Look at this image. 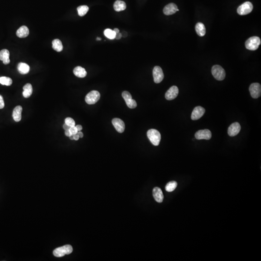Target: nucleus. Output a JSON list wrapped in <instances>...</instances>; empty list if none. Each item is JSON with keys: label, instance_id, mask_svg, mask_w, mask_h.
Listing matches in <instances>:
<instances>
[{"label": "nucleus", "instance_id": "obj_7", "mask_svg": "<svg viewBox=\"0 0 261 261\" xmlns=\"http://www.w3.org/2000/svg\"><path fill=\"white\" fill-rule=\"evenodd\" d=\"M250 95L253 98L257 99L261 96V85L258 83H254L250 85L249 88Z\"/></svg>", "mask_w": 261, "mask_h": 261}, {"label": "nucleus", "instance_id": "obj_26", "mask_svg": "<svg viewBox=\"0 0 261 261\" xmlns=\"http://www.w3.org/2000/svg\"><path fill=\"white\" fill-rule=\"evenodd\" d=\"M89 8L87 6H81L78 7L77 8L78 14L79 16L83 17L88 12Z\"/></svg>", "mask_w": 261, "mask_h": 261}, {"label": "nucleus", "instance_id": "obj_20", "mask_svg": "<svg viewBox=\"0 0 261 261\" xmlns=\"http://www.w3.org/2000/svg\"><path fill=\"white\" fill-rule=\"evenodd\" d=\"M73 72L76 77L80 78H85L87 74L86 70L81 66H77L75 67Z\"/></svg>", "mask_w": 261, "mask_h": 261}, {"label": "nucleus", "instance_id": "obj_13", "mask_svg": "<svg viewBox=\"0 0 261 261\" xmlns=\"http://www.w3.org/2000/svg\"><path fill=\"white\" fill-rule=\"evenodd\" d=\"M240 130H241V126L239 123H237V122L233 123L228 128V134L230 137H234L238 134L239 133L240 131Z\"/></svg>", "mask_w": 261, "mask_h": 261}, {"label": "nucleus", "instance_id": "obj_27", "mask_svg": "<svg viewBox=\"0 0 261 261\" xmlns=\"http://www.w3.org/2000/svg\"><path fill=\"white\" fill-rule=\"evenodd\" d=\"M177 185H178V183L176 181H170L166 184V186H165V190L167 192H173L176 189Z\"/></svg>", "mask_w": 261, "mask_h": 261}, {"label": "nucleus", "instance_id": "obj_38", "mask_svg": "<svg viewBox=\"0 0 261 261\" xmlns=\"http://www.w3.org/2000/svg\"><path fill=\"white\" fill-rule=\"evenodd\" d=\"M79 136H78V134H77H77H74V140H78V139H79Z\"/></svg>", "mask_w": 261, "mask_h": 261}, {"label": "nucleus", "instance_id": "obj_40", "mask_svg": "<svg viewBox=\"0 0 261 261\" xmlns=\"http://www.w3.org/2000/svg\"><path fill=\"white\" fill-rule=\"evenodd\" d=\"M69 138L71 140H74V135L71 134V135L70 136Z\"/></svg>", "mask_w": 261, "mask_h": 261}, {"label": "nucleus", "instance_id": "obj_19", "mask_svg": "<svg viewBox=\"0 0 261 261\" xmlns=\"http://www.w3.org/2000/svg\"><path fill=\"white\" fill-rule=\"evenodd\" d=\"M16 34L18 38H26L29 34V29L25 26H23L17 30Z\"/></svg>", "mask_w": 261, "mask_h": 261}, {"label": "nucleus", "instance_id": "obj_30", "mask_svg": "<svg viewBox=\"0 0 261 261\" xmlns=\"http://www.w3.org/2000/svg\"><path fill=\"white\" fill-rule=\"evenodd\" d=\"M65 123L70 127H73L75 126V121L71 118H65Z\"/></svg>", "mask_w": 261, "mask_h": 261}, {"label": "nucleus", "instance_id": "obj_39", "mask_svg": "<svg viewBox=\"0 0 261 261\" xmlns=\"http://www.w3.org/2000/svg\"><path fill=\"white\" fill-rule=\"evenodd\" d=\"M113 31L115 32L116 33H119V29H118V28H115V29L113 30Z\"/></svg>", "mask_w": 261, "mask_h": 261}, {"label": "nucleus", "instance_id": "obj_4", "mask_svg": "<svg viewBox=\"0 0 261 261\" xmlns=\"http://www.w3.org/2000/svg\"><path fill=\"white\" fill-rule=\"evenodd\" d=\"M212 75L215 78L219 81L223 80L225 78V72L223 67L220 65H215L213 66L211 70Z\"/></svg>", "mask_w": 261, "mask_h": 261}, {"label": "nucleus", "instance_id": "obj_15", "mask_svg": "<svg viewBox=\"0 0 261 261\" xmlns=\"http://www.w3.org/2000/svg\"><path fill=\"white\" fill-rule=\"evenodd\" d=\"M179 11L177 5L174 3H170L166 5L163 8V13L165 15H171L175 14L177 11Z\"/></svg>", "mask_w": 261, "mask_h": 261}, {"label": "nucleus", "instance_id": "obj_17", "mask_svg": "<svg viewBox=\"0 0 261 261\" xmlns=\"http://www.w3.org/2000/svg\"><path fill=\"white\" fill-rule=\"evenodd\" d=\"M22 111H23V108L20 106H17L14 108L12 116L15 122H19L22 119Z\"/></svg>", "mask_w": 261, "mask_h": 261}, {"label": "nucleus", "instance_id": "obj_21", "mask_svg": "<svg viewBox=\"0 0 261 261\" xmlns=\"http://www.w3.org/2000/svg\"><path fill=\"white\" fill-rule=\"evenodd\" d=\"M195 31L196 33L200 36H203L206 34V27L203 23H198L195 25Z\"/></svg>", "mask_w": 261, "mask_h": 261}, {"label": "nucleus", "instance_id": "obj_2", "mask_svg": "<svg viewBox=\"0 0 261 261\" xmlns=\"http://www.w3.org/2000/svg\"><path fill=\"white\" fill-rule=\"evenodd\" d=\"M147 136L153 145L158 146L161 139V135L157 130L155 129H150L147 132Z\"/></svg>", "mask_w": 261, "mask_h": 261}, {"label": "nucleus", "instance_id": "obj_16", "mask_svg": "<svg viewBox=\"0 0 261 261\" xmlns=\"http://www.w3.org/2000/svg\"><path fill=\"white\" fill-rule=\"evenodd\" d=\"M153 196L156 201L158 203H162L163 201V196L162 191L159 187H155L153 190Z\"/></svg>", "mask_w": 261, "mask_h": 261}, {"label": "nucleus", "instance_id": "obj_32", "mask_svg": "<svg viewBox=\"0 0 261 261\" xmlns=\"http://www.w3.org/2000/svg\"><path fill=\"white\" fill-rule=\"evenodd\" d=\"M4 107V102L3 97L0 95V109H3Z\"/></svg>", "mask_w": 261, "mask_h": 261}, {"label": "nucleus", "instance_id": "obj_28", "mask_svg": "<svg viewBox=\"0 0 261 261\" xmlns=\"http://www.w3.org/2000/svg\"><path fill=\"white\" fill-rule=\"evenodd\" d=\"M104 35L109 39H114L115 38L116 33L113 30L110 29H107L104 31Z\"/></svg>", "mask_w": 261, "mask_h": 261}, {"label": "nucleus", "instance_id": "obj_5", "mask_svg": "<svg viewBox=\"0 0 261 261\" xmlns=\"http://www.w3.org/2000/svg\"><path fill=\"white\" fill-rule=\"evenodd\" d=\"M253 5L249 2L244 3L238 8L237 12L240 15H246L249 14L253 11Z\"/></svg>", "mask_w": 261, "mask_h": 261}, {"label": "nucleus", "instance_id": "obj_35", "mask_svg": "<svg viewBox=\"0 0 261 261\" xmlns=\"http://www.w3.org/2000/svg\"><path fill=\"white\" fill-rule=\"evenodd\" d=\"M65 134L66 136L69 137L71 135V133L69 131V130H65Z\"/></svg>", "mask_w": 261, "mask_h": 261}, {"label": "nucleus", "instance_id": "obj_23", "mask_svg": "<svg viewBox=\"0 0 261 261\" xmlns=\"http://www.w3.org/2000/svg\"><path fill=\"white\" fill-rule=\"evenodd\" d=\"M114 10L117 12L123 11L126 8V4L124 2L117 0L114 4Z\"/></svg>", "mask_w": 261, "mask_h": 261}, {"label": "nucleus", "instance_id": "obj_31", "mask_svg": "<svg viewBox=\"0 0 261 261\" xmlns=\"http://www.w3.org/2000/svg\"><path fill=\"white\" fill-rule=\"evenodd\" d=\"M69 131L73 135L77 134L78 133V131L77 130L76 126H73V127H71L69 129Z\"/></svg>", "mask_w": 261, "mask_h": 261}, {"label": "nucleus", "instance_id": "obj_37", "mask_svg": "<svg viewBox=\"0 0 261 261\" xmlns=\"http://www.w3.org/2000/svg\"><path fill=\"white\" fill-rule=\"evenodd\" d=\"M77 134L79 136V138H82L83 137V133L81 132V131L78 132Z\"/></svg>", "mask_w": 261, "mask_h": 261}, {"label": "nucleus", "instance_id": "obj_41", "mask_svg": "<svg viewBox=\"0 0 261 261\" xmlns=\"http://www.w3.org/2000/svg\"><path fill=\"white\" fill-rule=\"evenodd\" d=\"M101 40V38H97V40Z\"/></svg>", "mask_w": 261, "mask_h": 261}, {"label": "nucleus", "instance_id": "obj_25", "mask_svg": "<svg viewBox=\"0 0 261 261\" xmlns=\"http://www.w3.org/2000/svg\"><path fill=\"white\" fill-rule=\"evenodd\" d=\"M52 48L57 52H61L63 50V45L62 42L58 39L54 40L52 41Z\"/></svg>", "mask_w": 261, "mask_h": 261}, {"label": "nucleus", "instance_id": "obj_29", "mask_svg": "<svg viewBox=\"0 0 261 261\" xmlns=\"http://www.w3.org/2000/svg\"><path fill=\"white\" fill-rule=\"evenodd\" d=\"M0 83L3 85L11 86L12 84V80L10 78L2 77L0 78Z\"/></svg>", "mask_w": 261, "mask_h": 261}, {"label": "nucleus", "instance_id": "obj_14", "mask_svg": "<svg viewBox=\"0 0 261 261\" xmlns=\"http://www.w3.org/2000/svg\"><path fill=\"white\" fill-rule=\"evenodd\" d=\"M113 126L116 130L119 133H123L124 131L125 124L123 121L120 118H115L112 121Z\"/></svg>", "mask_w": 261, "mask_h": 261}, {"label": "nucleus", "instance_id": "obj_12", "mask_svg": "<svg viewBox=\"0 0 261 261\" xmlns=\"http://www.w3.org/2000/svg\"><path fill=\"white\" fill-rule=\"evenodd\" d=\"M178 92L179 91L178 88L176 86H173L166 92L165 95V98L168 100H172L178 95Z\"/></svg>", "mask_w": 261, "mask_h": 261}, {"label": "nucleus", "instance_id": "obj_34", "mask_svg": "<svg viewBox=\"0 0 261 261\" xmlns=\"http://www.w3.org/2000/svg\"><path fill=\"white\" fill-rule=\"evenodd\" d=\"M71 127H70L69 126H68V125L66 124V123H64L63 125V129H64L65 130H69L70 128Z\"/></svg>", "mask_w": 261, "mask_h": 261}, {"label": "nucleus", "instance_id": "obj_33", "mask_svg": "<svg viewBox=\"0 0 261 261\" xmlns=\"http://www.w3.org/2000/svg\"><path fill=\"white\" fill-rule=\"evenodd\" d=\"M122 35L121 33H117L116 34L115 38L117 39H120L122 38Z\"/></svg>", "mask_w": 261, "mask_h": 261}, {"label": "nucleus", "instance_id": "obj_22", "mask_svg": "<svg viewBox=\"0 0 261 261\" xmlns=\"http://www.w3.org/2000/svg\"><path fill=\"white\" fill-rule=\"evenodd\" d=\"M18 70L20 74L25 75L28 74L30 71V66L27 63H20L18 65Z\"/></svg>", "mask_w": 261, "mask_h": 261}, {"label": "nucleus", "instance_id": "obj_8", "mask_svg": "<svg viewBox=\"0 0 261 261\" xmlns=\"http://www.w3.org/2000/svg\"><path fill=\"white\" fill-rule=\"evenodd\" d=\"M122 96L124 99L128 108L133 109L137 107V103L134 100L132 99V95L129 92L124 91L122 93Z\"/></svg>", "mask_w": 261, "mask_h": 261}, {"label": "nucleus", "instance_id": "obj_18", "mask_svg": "<svg viewBox=\"0 0 261 261\" xmlns=\"http://www.w3.org/2000/svg\"><path fill=\"white\" fill-rule=\"evenodd\" d=\"M9 56V51L8 49H3L0 51V60L2 61L4 64L10 63Z\"/></svg>", "mask_w": 261, "mask_h": 261}, {"label": "nucleus", "instance_id": "obj_36", "mask_svg": "<svg viewBox=\"0 0 261 261\" xmlns=\"http://www.w3.org/2000/svg\"><path fill=\"white\" fill-rule=\"evenodd\" d=\"M76 127L77 128V130H78V132L81 131V130H82V127L80 125H78Z\"/></svg>", "mask_w": 261, "mask_h": 261}, {"label": "nucleus", "instance_id": "obj_3", "mask_svg": "<svg viewBox=\"0 0 261 261\" xmlns=\"http://www.w3.org/2000/svg\"><path fill=\"white\" fill-rule=\"evenodd\" d=\"M73 248L70 245H66L56 248L53 251V255L57 257H62L65 255H68L73 252Z\"/></svg>", "mask_w": 261, "mask_h": 261}, {"label": "nucleus", "instance_id": "obj_10", "mask_svg": "<svg viewBox=\"0 0 261 261\" xmlns=\"http://www.w3.org/2000/svg\"><path fill=\"white\" fill-rule=\"evenodd\" d=\"M212 137V133L210 130L208 129L199 130L195 133V137L198 140H209Z\"/></svg>", "mask_w": 261, "mask_h": 261}, {"label": "nucleus", "instance_id": "obj_9", "mask_svg": "<svg viewBox=\"0 0 261 261\" xmlns=\"http://www.w3.org/2000/svg\"><path fill=\"white\" fill-rule=\"evenodd\" d=\"M153 77L155 83H160L163 81L164 78V74L163 70L160 66H156L154 67L153 69Z\"/></svg>", "mask_w": 261, "mask_h": 261}, {"label": "nucleus", "instance_id": "obj_6", "mask_svg": "<svg viewBox=\"0 0 261 261\" xmlns=\"http://www.w3.org/2000/svg\"><path fill=\"white\" fill-rule=\"evenodd\" d=\"M100 98V94L98 91H91L86 96L85 101L88 104H94L99 101Z\"/></svg>", "mask_w": 261, "mask_h": 261}, {"label": "nucleus", "instance_id": "obj_11", "mask_svg": "<svg viewBox=\"0 0 261 261\" xmlns=\"http://www.w3.org/2000/svg\"><path fill=\"white\" fill-rule=\"evenodd\" d=\"M205 109L200 106L195 107L192 112L191 118L192 120L195 121L200 118L205 113Z\"/></svg>", "mask_w": 261, "mask_h": 261}, {"label": "nucleus", "instance_id": "obj_1", "mask_svg": "<svg viewBox=\"0 0 261 261\" xmlns=\"http://www.w3.org/2000/svg\"><path fill=\"white\" fill-rule=\"evenodd\" d=\"M261 39L257 36H253L248 38L245 42L247 49L250 50H257L261 44Z\"/></svg>", "mask_w": 261, "mask_h": 261}, {"label": "nucleus", "instance_id": "obj_24", "mask_svg": "<svg viewBox=\"0 0 261 261\" xmlns=\"http://www.w3.org/2000/svg\"><path fill=\"white\" fill-rule=\"evenodd\" d=\"M23 95L24 97L26 98H28L31 96L33 93L32 86L30 83H27L23 88Z\"/></svg>", "mask_w": 261, "mask_h": 261}]
</instances>
